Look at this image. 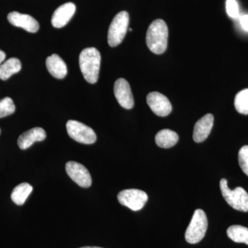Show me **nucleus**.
Returning <instances> with one entry per match:
<instances>
[{"mask_svg":"<svg viewBox=\"0 0 248 248\" xmlns=\"http://www.w3.org/2000/svg\"><path fill=\"white\" fill-rule=\"evenodd\" d=\"M169 29L162 19H156L148 27L146 44L148 48L155 54L164 53L167 48Z\"/></svg>","mask_w":248,"mask_h":248,"instance_id":"obj_1","label":"nucleus"},{"mask_svg":"<svg viewBox=\"0 0 248 248\" xmlns=\"http://www.w3.org/2000/svg\"><path fill=\"white\" fill-rule=\"evenodd\" d=\"M79 67L85 79L90 84L97 82L100 69L101 55L95 48H85L80 53Z\"/></svg>","mask_w":248,"mask_h":248,"instance_id":"obj_2","label":"nucleus"},{"mask_svg":"<svg viewBox=\"0 0 248 248\" xmlns=\"http://www.w3.org/2000/svg\"><path fill=\"white\" fill-rule=\"evenodd\" d=\"M208 229V218L203 210L197 209L193 214L190 224L186 230V241L190 244L200 242Z\"/></svg>","mask_w":248,"mask_h":248,"instance_id":"obj_3","label":"nucleus"},{"mask_svg":"<svg viewBox=\"0 0 248 248\" xmlns=\"http://www.w3.org/2000/svg\"><path fill=\"white\" fill-rule=\"evenodd\" d=\"M220 189L222 195L227 203L239 211L248 212V193L243 187H237L231 190L228 186V181L222 179L220 181Z\"/></svg>","mask_w":248,"mask_h":248,"instance_id":"obj_4","label":"nucleus"},{"mask_svg":"<svg viewBox=\"0 0 248 248\" xmlns=\"http://www.w3.org/2000/svg\"><path fill=\"white\" fill-rule=\"evenodd\" d=\"M129 24V15L126 11H122L116 15L111 22L108 33V42L111 47H115L122 43Z\"/></svg>","mask_w":248,"mask_h":248,"instance_id":"obj_5","label":"nucleus"},{"mask_svg":"<svg viewBox=\"0 0 248 248\" xmlns=\"http://www.w3.org/2000/svg\"><path fill=\"white\" fill-rule=\"evenodd\" d=\"M66 129L70 138L79 143L93 144L97 140V135L94 130L78 121H68L66 124Z\"/></svg>","mask_w":248,"mask_h":248,"instance_id":"obj_6","label":"nucleus"},{"mask_svg":"<svg viewBox=\"0 0 248 248\" xmlns=\"http://www.w3.org/2000/svg\"><path fill=\"white\" fill-rule=\"evenodd\" d=\"M119 202L133 211H139L148 202V196L143 191L138 189H128L121 191L117 196Z\"/></svg>","mask_w":248,"mask_h":248,"instance_id":"obj_7","label":"nucleus"},{"mask_svg":"<svg viewBox=\"0 0 248 248\" xmlns=\"http://www.w3.org/2000/svg\"><path fill=\"white\" fill-rule=\"evenodd\" d=\"M66 171L72 180L82 187H89L92 184V178L86 167L76 161H68Z\"/></svg>","mask_w":248,"mask_h":248,"instance_id":"obj_8","label":"nucleus"},{"mask_svg":"<svg viewBox=\"0 0 248 248\" xmlns=\"http://www.w3.org/2000/svg\"><path fill=\"white\" fill-rule=\"evenodd\" d=\"M147 103L153 112L160 117H166L172 112V104L161 93L153 92L147 96Z\"/></svg>","mask_w":248,"mask_h":248,"instance_id":"obj_9","label":"nucleus"},{"mask_svg":"<svg viewBox=\"0 0 248 248\" xmlns=\"http://www.w3.org/2000/svg\"><path fill=\"white\" fill-rule=\"evenodd\" d=\"M114 93L121 107L125 109H131L134 107V99L130 84L123 78L115 81L114 85Z\"/></svg>","mask_w":248,"mask_h":248,"instance_id":"obj_10","label":"nucleus"},{"mask_svg":"<svg viewBox=\"0 0 248 248\" xmlns=\"http://www.w3.org/2000/svg\"><path fill=\"white\" fill-rule=\"evenodd\" d=\"M8 20L15 27L22 28L28 32L32 33L37 32L40 29L38 22L29 15L14 11L8 15Z\"/></svg>","mask_w":248,"mask_h":248,"instance_id":"obj_11","label":"nucleus"},{"mask_svg":"<svg viewBox=\"0 0 248 248\" xmlns=\"http://www.w3.org/2000/svg\"><path fill=\"white\" fill-rule=\"evenodd\" d=\"M76 11V6L73 3H66L60 6L52 17L51 23L53 27L60 29L66 26L74 16Z\"/></svg>","mask_w":248,"mask_h":248,"instance_id":"obj_12","label":"nucleus"},{"mask_svg":"<svg viewBox=\"0 0 248 248\" xmlns=\"http://www.w3.org/2000/svg\"><path fill=\"white\" fill-rule=\"evenodd\" d=\"M213 124L214 117L212 114H207L197 121L194 128V141L197 143L205 141L213 129Z\"/></svg>","mask_w":248,"mask_h":248,"instance_id":"obj_13","label":"nucleus"},{"mask_svg":"<svg viewBox=\"0 0 248 248\" xmlns=\"http://www.w3.org/2000/svg\"><path fill=\"white\" fill-rule=\"evenodd\" d=\"M46 138V133L43 128L35 127L22 134L17 140V144L22 150L28 149L35 142L42 141Z\"/></svg>","mask_w":248,"mask_h":248,"instance_id":"obj_14","label":"nucleus"},{"mask_svg":"<svg viewBox=\"0 0 248 248\" xmlns=\"http://www.w3.org/2000/svg\"><path fill=\"white\" fill-rule=\"evenodd\" d=\"M47 69L57 79H63L67 75V66L63 60L56 54L48 57L46 62Z\"/></svg>","mask_w":248,"mask_h":248,"instance_id":"obj_15","label":"nucleus"},{"mask_svg":"<svg viewBox=\"0 0 248 248\" xmlns=\"http://www.w3.org/2000/svg\"><path fill=\"white\" fill-rule=\"evenodd\" d=\"M179 141V136L175 132L164 129L156 134L155 141L160 148H169L175 146Z\"/></svg>","mask_w":248,"mask_h":248,"instance_id":"obj_16","label":"nucleus"},{"mask_svg":"<svg viewBox=\"0 0 248 248\" xmlns=\"http://www.w3.org/2000/svg\"><path fill=\"white\" fill-rule=\"evenodd\" d=\"M22 68L21 62L17 58H11L0 65V79L7 80L13 75L19 73Z\"/></svg>","mask_w":248,"mask_h":248,"instance_id":"obj_17","label":"nucleus"},{"mask_svg":"<svg viewBox=\"0 0 248 248\" xmlns=\"http://www.w3.org/2000/svg\"><path fill=\"white\" fill-rule=\"evenodd\" d=\"M32 190L33 188L30 184H27V183H22V184L16 186L13 190L11 195V200L17 205H22L25 203Z\"/></svg>","mask_w":248,"mask_h":248,"instance_id":"obj_18","label":"nucleus"},{"mask_svg":"<svg viewBox=\"0 0 248 248\" xmlns=\"http://www.w3.org/2000/svg\"><path fill=\"white\" fill-rule=\"evenodd\" d=\"M227 234L234 242L248 245V228L246 227L239 225L229 227L227 231Z\"/></svg>","mask_w":248,"mask_h":248,"instance_id":"obj_19","label":"nucleus"},{"mask_svg":"<svg viewBox=\"0 0 248 248\" xmlns=\"http://www.w3.org/2000/svg\"><path fill=\"white\" fill-rule=\"evenodd\" d=\"M234 107L239 113L248 115V89L237 93L234 99Z\"/></svg>","mask_w":248,"mask_h":248,"instance_id":"obj_20","label":"nucleus"},{"mask_svg":"<svg viewBox=\"0 0 248 248\" xmlns=\"http://www.w3.org/2000/svg\"><path fill=\"white\" fill-rule=\"evenodd\" d=\"M16 111L14 101L10 97H5L0 100V118L12 115Z\"/></svg>","mask_w":248,"mask_h":248,"instance_id":"obj_21","label":"nucleus"},{"mask_svg":"<svg viewBox=\"0 0 248 248\" xmlns=\"http://www.w3.org/2000/svg\"><path fill=\"white\" fill-rule=\"evenodd\" d=\"M240 167L248 177V146H243L238 155Z\"/></svg>","mask_w":248,"mask_h":248,"instance_id":"obj_22","label":"nucleus"},{"mask_svg":"<svg viewBox=\"0 0 248 248\" xmlns=\"http://www.w3.org/2000/svg\"><path fill=\"white\" fill-rule=\"evenodd\" d=\"M226 11L228 16L232 18L239 17V5L236 0H227Z\"/></svg>","mask_w":248,"mask_h":248,"instance_id":"obj_23","label":"nucleus"},{"mask_svg":"<svg viewBox=\"0 0 248 248\" xmlns=\"http://www.w3.org/2000/svg\"><path fill=\"white\" fill-rule=\"evenodd\" d=\"M240 23L245 31L248 32V15H244L240 17Z\"/></svg>","mask_w":248,"mask_h":248,"instance_id":"obj_24","label":"nucleus"},{"mask_svg":"<svg viewBox=\"0 0 248 248\" xmlns=\"http://www.w3.org/2000/svg\"><path fill=\"white\" fill-rule=\"evenodd\" d=\"M5 58H6V54L4 51L0 50V65L4 62Z\"/></svg>","mask_w":248,"mask_h":248,"instance_id":"obj_25","label":"nucleus"},{"mask_svg":"<svg viewBox=\"0 0 248 248\" xmlns=\"http://www.w3.org/2000/svg\"><path fill=\"white\" fill-rule=\"evenodd\" d=\"M80 248H99V247H90V246H86V247H82Z\"/></svg>","mask_w":248,"mask_h":248,"instance_id":"obj_26","label":"nucleus"},{"mask_svg":"<svg viewBox=\"0 0 248 248\" xmlns=\"http://www.w3.org/2000/svg\"><path fill=\"white\" fill-rule=\"evenodd\" d=\"M0 133H1V130H0Z\"/></svg>","mask_w":248,"mask_h":248,"instance_id":"obj_27","label":"nucleus"}]
</instances>
